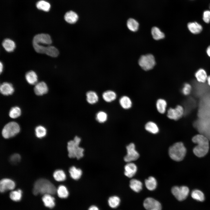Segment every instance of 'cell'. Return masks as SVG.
Here are the masks:
<instances>
[{"label": "cell", "instance_id": "cell-1", "mask_svg": "<svg viewBox=\"0 0 210 210\" xmlns=\"http://www.w3.org/2000/svg\"><path fill=\"white\" fill-rule=\"evenodd\" d=\"M192 141L197 144L193 149V153L196 156L202 157L207 154L209 150V140L206 136L198 134L193 137Z\"/></svg>", "mask_w": 210, "mask_h": 210}, {"label": "cell", "instance_id": "cell-2", "mask_svg": "<svg viewBox=\"0 0 210 210\" xmlns=\"http://www.w3.org/2000/svg\"><path fill=\"white\" fill-rule=\"evenodd\" d=\"M57 192L54 185L49 181L44 178L37 180L35 182L33 193L35 195L41 194H55Z\"/></svg>", "mask_w": 210, "mask_h": 210}, {"label": "cell", "instance_id": "cell-3", "mask_svg": "<svg viewBox=\"0 0 210 210\" xmlns=\"http://www.w3.org/2000/svg\"><path fill=\"white\" fill-rule=\"evenodd\" d=\"M81 140L80 138L76 136L73 140L68 142V155L70 158L79 159L83 156L84 149L79 146Z\"/></svg>", "mask_w": 210, "mask_h": 210}, {"label": "cell", "instance_id": "cell-4", "mask_svg": "<svg viewBox=\"0 0 210 210\" xmlns=\"http://www.w3.org/2000/svg\"><path fill=\"white\" fill-rule=\"evenodd\" d=\"M186 150L181 142L176 143L171 146L169 149V154L170 158L176 161H180L184 158Z\"/></svg>", "mask_w": 210, "mask_h": 210}, {"label": "cell", "instance_id": "cell-5", "mask_svg": "<svg viewBox=\"0 0 210 210\" xmlns=\"http://www.w3.org/2000/svg\"><path fill=\"white\" fill-rule=\"evenodd\" d=\"M20 127L15 122H10L7 123L3 127L2 134L5 138L8 139L15 136L20 132Z\"/></svg>", "mask_w": 210, "mask_h": 210}, {"label": "cell", "instance_id": "cell-6", "mask_svg": "<svg viewBox=\"0 0 210 210\" xmlns=\"http://www.w3.org/2000/svg\"><path fill=\"white\" fill-rule=\"evenodd\" d=\"M138 64L143 70L148 71L152 69L155 64L154 56L149 54L142 55L138 61Z\"/></svg>", "mask_w": 210, "mask_h": 210}, {"label": "cell", "instance_id": "cell-7", "mask_svg": "<svg viewBox=\"0 0 210 210\" xmlns=\"http://www.w3.org/2000/svg\"><path fill=\"white\" fill-rule=\"evenodd\" d=\"M172 194L179 201L185 200L187 197L189 192L188 188L185 186L180 187L174 186L171 189Z\"/></svg>", "mask_w": 210, "mask_h": 210}, {"label": "cell", "instance_id": "cell-8", "mask_svg": "<svg viewBox=\"0 0 210 210\" xmlns=\"http://www.w3.org/2000/svg\"><path fill=\"white\" fill-rule=\"evenodd\" d=\"M127 154L124 157L125 161L127 162L137 160L139 157V155L135 149L134 143H131L126 147Z\"/></svg>", "mask_w": 210, "mask_h": 210}, {"label": "cell", "instance_id": "cell-9", "mask_svg": "<svg viewBox=\"0 0 210 210\" xmlns=\"http://www.w3.org/2000/svg\"><path fill=\"white\" fill-rule=\"evenodd\" d=\"M184 109L182 106L177 105L174 108H170L167 111V116L169 119L176 120L183 114Z\"/></svg>", "mask_w": 210, "mask_h": 210}, {"label": "cell", "instance_id": "cell-10", "mask_svg": "<svg viewBox=\"0 0 210 210\" xmlns=\"http://www.w3.org/2000/svg\"><path fill=\"white\" fill-rule=\"evenodd\" d=\"M52 43V41L49 35L44 33L37 34L34 37L33 40V44L50 45Z\"/></svg>", "mask_w": 210, "mask_h": 210}, {"label": "cell", "instance_id": "cell-11", "mask_svg": "<svg viewBox=\"0 0 210 210\" xmlns=\"http://www.w3.org/2000/svg\"><path fill=\"white\" fill-rule=\"evenodd\" d=\"M143 206L147 210H161L160 203L152 197L146 198L143 202Z\"/></svg>", "mask_w": 210, "mask_h": 210}, {"label": "cell", "instance_id": "cell-12", "mask_svg": "<svg viewBox=\"0 0 210 210\" xmlns=\"http://www.w3.org/2000/svg\"><path fill=\"white\" fill-rule=\"evenodd\" d=\"M15 187V183L12 180L7 178L2 179L0 182V191L1 192L13 190Z\"/></svg>", "mask_w": 210, "mask_h": 210}, {"label": "cell", "instance_id": "cell-13", "mask_svg": "<svg viewBox=\"0 0 210 210\" xmlns=\"http://www.w3.org/2000/svg\"><path fill=\"white\" fill-rule=\"evenodd\" d=\"M34 91L36 95L41 96L47 93L48 88L45 82L41 81L35 84L34 88Z\"/></svg>", "mask_w": 210, "mask_h": 210}, {"label": "cell", "instance_id": "cell-14", "mask_svg": "<svg viewBox=\"0 0 210 210\" xmlns=\"http://www.w3.org/2000/svg\"><path fill=\"white\" fill-rule=\"evenodd\" d=\"M124 169L125 175L130 178L133 176L137 171L136 165L131 162H128L125 166Z\"/></svg>", "mask_w": 210, "mask_h": 210}, {"label": "cell", "instance_id": "cell-15", "mask_svg": "<svg viewBox=\"0 0 210 210\" xmlns=\"http://www.w3.org/2000/svg\"><path fill=\"white\" fill-rule=\"evenodd\" d=\"M0 92L3 95L8 96L12 94L14 92V88L11 83L4 82L1 84L0 87Z\"/></svg>", "mask_w": 210, "mask_h": 210}, {"label": "cell", "instance_id": "cell-16", "mask_svg": "<svg viewBox=\"0 0 210 210\" xmlns=\"http://www.w3.org/2000/svg\"><path fill=\"white\" fill-rule=\"evenodd\" d=\"M119 103L121 106L125 110L130 109L132 106V102L131 99L126 95L123 96L120 98Z\"/></svg>", "mask_w": 210, "mask_h": 210}, {"label": "cell", "instance_id": "cell-17", "mask_svg": "<svg viewBox=\"0 0 210 210\" xmlns=\"http://www.w3.org/2000/svg\"><path fill=\"white\" fill-rule=\"evenodd\" d=\"M167 102L163 98H159L156 101V107L158 111L161 114H164L167 111Z\"/></svg>", "mask_w": 210, "mask_h": 210}, {"label": "cell", "instance_id": "cell-18", "mask_svg": "<svg viewBox=\"0 0 210 210\" xmlns=\"http://www.w3.org/2000/svg\"><path fill=\"white\" fill-rule=\"evenodd\" d=\"M2 45L5 50L9 52H13L16 47L14 41L8 38H6L3 41Z\"/></svg>", "mask_w": 210, "mask_h": 210}, {"label": "cell", "instance_id": "cell-19", "mask_svg": "<svg viewBox=\"0 0 210 210\" xmlns=\"http://www.w3.org/2000/svg\"><path fill=\"white\" fill-rule=\"evenodd\" d=\"M187 27L190 32L194 34H199L203 29L202 26L196 22L188 23Z\"/></svg>", "mask_w": 210, "mask_h": 210}, {"label": "cell", "instance_id": "cell-20", "mask_svg": "<svg viewBox=\"0 0 210 210\" xmlns=\"http://www.w3.org/2000/svg\"><path fill=\"white\" fill-rule=\"evenodd\" d=\"M145 128L147 131L153 134H157L159 131L157 124L153 121L148 122L145 125Z\"/></svg>", "mask_w": 210, "mask_h": 210}, {"label": "cell", "instance_id": "cell-21", "mask_svg": "<svg viewBox=\"0 0 210 210\" xmlns=\"http://www.w3.org/2000/svg\"><path fill=\"white\" fill-rule=\"evenodd\" d=\"M78 18L77 14L72 11L66 12L64 16L65 20L69 23L73 24L76 23Z\"/></svg>", "mask_w": 210, "mask_h": 210}, {"label": "cell", "instance_id": "cell-22", "mask_svg": "<svg viewBox=\"0 0 210 210\" xmlns=\"http://www.w3.org/2000/svg\"><path fill=\"white\" fill-rule=\"evenodd\" d=\"M25 78L27 82L30 84L33 85L37 83L38 76L36 73L33 71L27 72L26 74Z\"/></svg>", "mask_w": 210, "mask_h": 210}, {"label": "cell", "instance_id": "cell-23", "mask_svg": "<svg viewBox=\"0 0 210 210\" xmlns=\"http://www.w3.org/2000/svg\"><path fill=\"white\" fill-rule=\"evenodd\" d=\"M69 172L71 177L75 180H78L80 179L82 174V172L80 169L74 166L69 168Z\"/></svg>", "mask_w": 210, "mask_h": 210}, {"label": "cell", "instance_id": "cell-24", "mask_svg": "<svg viewBox=\"0 0 210 210\" xmlns=\"http://www.w3.org/2000/svg\"><path fill=\"white\" fill-rule=\"evenodd\" d=\"M42 200L45 206L46 207L52 208L55 206V198L52 196L51 195H44L42 198Z\"/></svg>", "mask_w": 210, "mask_h": 210}, {"label": "cell", "instance_id": "cell-25", "mask_svg": "<svg viewBox=\"0 0 210 210\" xmlns=\"http://www.w3.org/2000/svg\"><path fill=\"white\" fill-rule=\"evenodd\" d=\"M104 100L106 102H110L115 100L117 97L116 93L112 90H109L104 92L102 94Z\"/></svg>", "mask_w": 210, "mask_h": 210}, {"label": "cell", "instance_id": "cell-26", "mask_svg": "<svg viewBox=\"0 0 210 210\" xmlns=\"http://www.w3.org/2000/svg\"><path fill=\"white\" fill-rule=\"evenodd\" d=\"M195 77L199 82L205 83L207 78V76L206 71L203 69H199L195 73Z\"/></svg>", "mask_w": 210, "mask_h": 210}, {"label": "cell", "instance_id": "cell-27", "mask_svg": "<svg viewBox=\"0 0 210 210\" xmlns=\"http://www.w3.org/2000/svg\"><path fill=\"white\" fill-rule=\"evenodd\" d=\"M130 186L133 190L138 192L142 189V184L140 181L136 179H133L130 181Z\"/></svg>", "mask_w": 210, "mask_h": 210}, {"label": "cell", "instance_id": "cell-28", "mask_svg": "<svg viewBox=\"0 0 210 210\" xmlns=\"http://www.w3.org/2000/svg\"><path fill=\"white\" fill-rule=\"evenodd\" d=\"M86 96L87 101L90 104H95L98 101V96L94 91H90L86 93Z\"/></svg>", "mask_w": 210, "mask_h": 210}, {"label": "cell", "instance_id": "cell-29", "mask_svg": "<svg viewBox=\"0 0 210 210\" xmlns=\"http://www.w3.org/2000/svg\"><path fill=\"white\" fill-rule=\"evenodd\" d=\"M145 184L146 188L150 190H153L156 188L157 182L155 178L153 176H150L145 180Z\"/></svg>", "mask_w": 210, "mask_h": 210}, {"label": "cell", "instance_id": "cell-30", "mask_svg": "<svg viewBox=\"0 0 210 210\" xmlns=\"http://www.w3.org/2000/svg\"><path fill=\"white\" fill-rule=\"evenodd\" d=\"M151 33L153 38L155 40L163 38L165 37L164 33L158 27H154L152 28Z\"/></svg>", "mask_w": 210, "mask_h": 210}, {"label": "cell", "instance_id": "cell-31", "mask_svg": "<svg viewBox=\"0 0 210 210\" xmlns=\"http://www.w3.org/2000/svg\"><path fill=\"white\" fill-rule=\"evenodd\" d=\"M120 198L117 196H111L108 200L109 206L112 208H117L120 205Z\"/></svg>", "mask_w": 210, "mask_h": 210}, {"label": "cell", "instance_id": "cell-32", "mask_svg": "<svg viewBox=\"0 0 210 210\" xmlns=\"http://www.w3.org/2000/svg\"><path fill=\"white\" fill-rule=\"evenodd\" d=\"M127 25L128 29L132 32H136L139 28V23L136 20L133 18H130L128 20Z\"/></svg>", "mask_w": 210, "mask_h": 210}, {"label": "cell", "instance_id": "cell-33", "mask_svg": "<svg viewBox=\"0 0 210 210\" xmlns=\"http://www.w3.org/2000/svg\"><path fill=\"white\" fill-rule=\"evenodd\" d=\"M58 196L61 198H67L69 195V192L67 188L64 186H60L57 190Z\"/></svg>", "mask_w": 210, "mask_h": 210}, {"label": "cell", "instance_id": "cell-34", "mask_svg": "<svg viewBox=\"0 0 210 210\" xmlns=\"http://www.w3.org/2000/svg\"><path fill=\"white\" fill-rule=\"evenodd\" d=\"M53 176L55 180L57 181H63L66 179V178L64 172L61 169L55 170L53 173Z\"/></svg>", "mask_w": 210, "mask_h": 210}, {"label": "cell", "instance_id": "cell-35", "mask_svg": "<svg viewBox=\"0 0 210 210\" xmlns=\"http://www.w3.org/2000/svg\"><path fill=\"white\" fill-rule=\"evenodd\" d=\"M191 196L193 199L200 202L204 201L205 199L204 195L203 192L197 189L194 190L192 191Z\"/></svg>", "mask_w": 210, "mask_h": 210}, {"label": "cell", "instance_id": "cell-36", "mask_svg": "<svg viewBox=\"0 0 210 210\" xmlns=\"http://www.w3.org/2000/svg\"><path fill=\"white\" fill-rule=\"evenodd\" d=\"M35 133L37 137L41 138L44 137L46 136L47 130L44 127L41 125H39L36 127Z\"/></svg>", "mask_w": 210, "mask_h": 210}, {"label": "cell", "instance_id": "cell-37", "mask_svg": "<svg viewBox=\"0 0 210 210\" xmlns=\"http://www.w3.org/2000/svg\"><path fill=\"white\" fill-rule=\"evenodd\" d=\"M45 54L52 57H56L59 55V52L55 47L49 45L47 47Z\"/></svg>", "mask_w": 210, "mask_h": 210}, {"label": "cell", "instance_id": "cell-38", "mask_svg": "<svg viewBox=\"0 0 210 210\" xmlns=\"http://www.w3.org/2000/svg\"><path fill=\"white\" fill-rule=\"evenodd\" d=\"M21 114L20 108L18 106H14L9 111V115L12 118H16L19 117Z\"/></svg>", "mask_w": 210, "mask_h": 210}, {"label": "cell", "instance_id": "cell-39", "mask_svg": "<svg viewBox=\"0 0 210 210\" xmlns=\"http://www.w3.org/2000/svg\"><path fill=\"white\" fill-rule=\"evenodd\" d=\"M36 6L38 9L47 12L49 10L50 5L47 2L44 0H41L37 2Z\"/></svg>", "mask_w": 210, "mask_h": 210}, {"label": "cell", "instance_id": "cell-40", "mask_svg": "<svg viewBox=\"0 0 210 210\" xmlns=\"http://www.w3.org/2000/svg\"><path fill=\"white\" fill-rule=\"evenodd\" d=\"M22 191L18 189L17 190L11 192L10 194V198L13 200L17 202L20 201L22 197Z\"/></svg>", "mask_w": 210, "mask_h": 210}, {"label": "cell", "instance_id": "cell-41", "mask_svg": "<svg viewBox=\"0 0 210 210\" xmlns=\"http://www.w3.org/2000/svg\"><path fill=\"white\" fill-rule=\"evenodd\" d=\"M107 114L103 111H100L98 112L96 115V119L99 123H102L105 122L107 120Z\"/></svg>", "mask_w": 210, "mask_h": 210}, {"label": "cell", "instance_id": "cell-42", "mask_svg": "<svg viewBox=\"0 0 210 210\" xmlns=\"http://www.w3.org/2000/svg\"><path fill=\"white\" fill-rule=\"evenodd\" d=\"M191 90L190 85L188 83L184 84L182 89V93L185 95H188L190 93Z\"/></svg>", "mask_w": 210, "mask_h": 210}, {"label": "cell", "instance_id": "cell-43", "mask_svg": "<svg viewBox=\"0 0 210 210\" xmlns=\"http://www.w3.org/2000/svg\"><path fill=\"white\" fill-rule=\"evenodd\" d=\"M21 158L20 155L18 154H14L10 158V161L12 163L16 164L18 162Z\"/></svg>", "mask_w": 210, "mask_h": 210}, {"label": "cell", "instance_id": "cell-44", "mask_svg": "<svg viewBox=\"0 0 210 210\" xmlns=\"http://www.w3.org/2000/svg\"><path fill=\"white\" fill-rule=\"evenodd\" d=\"M203 20L206 23H209L210 22V10H207L204 12Z\"/></svg>", "mask_w": 210, "mask_h": 210}, {"label": "cell", "instance_id": "cell-45", "mask_svg": "<svg viewBox=\"0 0 210 210\" xmlns=\"http://www.w3.org/2000/svg\"><path fill=\"white\" fill-rule=\"evenodd\" d=\"M88 210H100L99 208L97 206L92 205L91 206L88 208Z\"/></svg>", "mask_w": 210, "mask_h": 210}, {"label": "cell", "instance_id": "cell-46", "mask_svg": "<svg viewBox=\"0 0 210 210\" xmlns=\"http://www.w3.org/2000/svg\"><path fill=\"white\" fill-rule=\"evenodd\" d=\"M206 52L208 56L210 57V46L207 47L206 50Z\"/></svg>", "mask_w": 210, "mask_h": 210}, {"label": "cell", "instance_id": "cell-47", "mask_svg": "<svg viewBox=\"0 0 210 210\" xmlns=\"http://www.w3.org/2000/svg\"><path fill=\"white\" fill-rule=\"evenodd\" d=\"M0 73H1L3 70V63L1 62H0Z\"/></svg>", "mask_w": 210, "mask_h": 210}, {"label": "cell", "instance_id": "cell-48", "mask_svg": "<svg viewBox=\"0 0 210 210\" xmlns=\"http://www.w3.org/2000/svg\"><path fill=\"white\" fill-rule=\"evenodd\" d=\"M207 80L208 82V84L210 85V76L208 77Z\"/></svg>", "mask_w": 210, "mask_h": 210}, {"label": "cell", "instance_id": "cell-49", "mask_svg": "<svg viewBox=\"0 0 210 210\" xmlns=\"http://www.w3.org/2000/svg\"><path fill=\"white\" fill-rule=\"evenodd\" d=\"M209 8L210 9V6H209Z\"/></svg>", "mask_w": 210, "mask_h": 210}]
</instances>
